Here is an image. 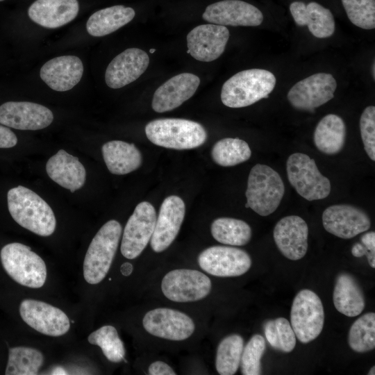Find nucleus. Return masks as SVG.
<instances>
[{"label":"nucleus","mask_w":375,"mask_h":375,"mask_svg":"<svg viewBox=\"0 0 375 375\" xmlns=\"http://www.w3.org/2000/svg\"><path fill=\"white\" fill-rule=\"evenodd\" d=\"M8 208L21 226L40 236L53 233L56 220L49 205L31 190L19 185L7 194Z\"/></svg>","instance_id":"nucleus-1"},{"label":"nucleus","mask_w":375,"mask_h":375,"mask_svg":"<svg viewBox=\"0 0 375 375\" xmlns=\"http://www.w3.org/2000/svg\"><path fill=\"white\" fill-rule=\"evenodd\" d=\"M276 83L275 76L268 70L251 69L241 71L224 83L221 91L222 102L233 108L249 106L267 98Z\"/></svg>","instance_id":"nucleus-2"},{"label":"nucleus","mask_w":375,"mask_h":375,"mask_svg":"<svg viewBox=\"0 0 375 375\" xmlns=\"http://www.w3.org/2000/svg\"><path fill=\"white\" fill-rule=\"evenodd\" d=\"M147 138L154 144L177 150L202 145L207 133L198 122L180 118H162L151 121L145 126Z\"/></svg>","instance_id":"nucleus-3"},{"label":"nucleus","mask_w":375,"mask_h":375,"mask_svg":"<svg viewBox=\"0 0 375 375\" xmlns=\"http://www.w3.org/2000/svg\"><path fill=\"white\" fill-rule=\"evenodd\" d=\"M284 192V184L278 172L268 165L256 164L248 177L244 206L259 215H269L278 208Z\"/></svg>","instance_id":"nucleus-4"},{"label":"nucleus","mask_w":375,"mask_h":375,"mask_svg":"<svg viewBox=\"0 0 375 375\" xmlns=\"http://www.w3.org/2000/svg\"><path fill=\"white\" fill-rule=\"evenodd\" d=\"M122 228L116 220L104 224L92 240L83 262V276L90 284L100 283L108 274L120 240Z\"/></svg>","instance_id":"nucleus-5"},{"label":"nucleus","mask_w":375,"mask_h":375,"mask_svg":"<svg viewBox=\"0 0 375 375\" xmlns=\"http://www.w3.org/2000/svg\"><path fill=\"white\" fill-rule=\"evenodd\" d=\"M0 257L3 269L17 283L31 288L44 285L47 278L45 262L29 247L19 242L6 244Z\"/></svg>","instance_id":"nucleus-6"},{"label":"nucleus","mask_w":375,"mask_h":375,"mask_svg":"<svg viewBox=\"0 0 375 375\" xmlns=\"http://www.w3.org/2000/svg\"><path fill=\"white\" fill-rule=\"evenodd\" d=\"M288 178L297 192L312 201L327 197L331 189L329 179L322 175L314 159L302 153L291 154L286 164Z\"/></svg>","instance_id":"nucleus-7"},{"label":"nucleus","mask_w":375,"mask_h":375,"mask_svg":"<svg viewBox=\"0 0 375 375\" xmlns=\"http://www.w3.org/2000/svg\"><path fill=\"white\" fill-rule=\"evenodd\" d=\"M324 322L322 302L308 289L300 290L294 298L290 311V324L296 338L303 344L316 339Z\"/></svg>","instance_id":"nucleus-8"},{"label":"nucleus","mask_w":375,"mask_h":375,"mask_svg":"<svg viewBox=\"0 0 375 375\" xmlns=\"http://www.w3.org/2000/svg\"><path fill=\"white\" fill-rule=\"evenodd\" d=\"M212 288L208 276L195 269H177L165 274L161 290L168 299L180 303L201 300L207 297Z\"/></svg>","instance_id":"nucleus-9"},{"label":"nucleus","mask_w":375,"mask_h":375,"mask_svg":"<svg viewBox=\"0 0 375 375\" xmlns=\"http://www.w3.org/2000/svg\"><path fill=\"white\" fill-rule=\"evenodd\" d=\"M154 207L148 201L138 203L125 226L121 253L127 259H134L144 251L151 238L156 221Z\"/></svg>","instance_id":"nucleus-10"},{"label":"nucleus","mask_w":375,"mask_h":375,"mask_svg":"<svg viewBox=\"0 0 375 375\" xmlns=\"http://www.w3.org/2000/svg\"><path fill=\"white\" fill-rule=\"evenodd\" d=\"M198 263L203 271L212 276L233 277L247 272L251 266V259L243 249L218 245L201 251Z\"/></svg>","instance_id":"nucleus-11"},{"label":"nucleus","mask_w":375,"mask_h":375,"mask_svg":"<svg viewBox=\"0 0 375 375\" xmlns=\"http://www.w3.org/2000/svg\"><path fill=\"white\" fill-rule=\"evenodd\" d=\"M336 88L331 74L317 73L295 83L287 97L294 108L311 112L332 99Z\"/></svg>","instance_id":"nucleus-12"},{"label":"nucleus","mask_w":375,"mask_h":375,"mask_svg":"<svg viewBox=\"0 0 375 375\" xmlns=\"http://www.w3.org/2000/svg\"><path fill=\"white\" fill-rule=\"evenodd\" d=\"M142 325L149 334L174 341L189 338L195 330L194 321L188 315L168 308L148 311L143 317Z\"/></svg>","instance_id":"nucleus-13"},{"label":"nucleus","mask_w":375,"mask_h":375,"mask_svg":"<svg viewBox=\"0 0 375 375\" xmlns=\"http://www.w3.org/2000/svg\"><path fill=\"white\" fill-rule=\"evenodd\" d=\"M24 322L37 331L49 336H60L70 328L67 315L60 309L44 301L24 299L19 306Z\"/></svg>","instance_id":"nucleus-14"},{"label":"nucleus","mask_w":375,"mask_h":375,"mask_svg":"<svg viewBox=\"0 0 375 375\" xmlns=\"http://www.w3.org/2000/svg\"><path fill=\"white\" fill-rule=\"evenodd\" d=\"M322 224L329 233L350 239L367 231L371 226L368 215L362 209L348 204H335L322 213Z\"/></svg>","instance_id":"nucleus-15"},{"label":"nucleus","mask_w":375,"mask_h":375,"mask_svg":"<svg viewBox=\"0 0 375 375\" xmlns=\"http://www.w3.org/2000/svg\"><path fill=\"white\" fill-rule=\"evenodd\" d=\"M53 120L51 110L38 103L8 101L0 106V124L8 127L36 131L47 127Z\"/></svg>","instance_id":"nucleus-16"},{"label":"nucleus","mask_w":375,"mask_h":375,"mask_svg":"<svg viewBox=\"0 0 375 375\" xmlns=\"http://www.w3.org/2000/svg\"><path fill=\"white\" fill-rule=\"evenodd\" d=\"M185 214V203L176 195L166 197L161 204L151 238V247L156 253L166 250L175 240Z\"/></svg>","instance_id":"nucleus-17"},{"label":"nucleus","mask_w":375,"mask_h":375,"mask_svg":"<svg viewBox=\"0 0 375 375\" xmlns=\"http://www.w3.org/2000/svg\"><path fill=\"white\" fill-rule=\"evenodd\" d=\"M228 38L229 31L224 26L199 25L187 35V53L199 61H213L223 53Z\"/></svg>","instance_id":"nucleus-18"},{"label":"nucleus","mask_w":375,"mask_h":375,"mask_svg":"<svg viewBox=\"0 0 375 375\" xmlns=\"http://www.w3.org/2000/svg\"><path fill=\"white\" fill-rule=\"evenodd\" d=\"M204 20L214 24L233 26H257L263 15L256 6L240 0H224L207 6Z\"/></svg>","instance_id":"nucleus-19"},{"label":"nucleus","mask_w":375,"mask_h":375,"mask_svg":"<svg viewBox=\"0 0 375 375\" xmlns=\"http://www.w3.org/2000/svg\"><path fill=\"white\" fill-rule=\"evenodd\" d=\"M273 236L281 253L292 260L301 259L308 250V227L301 217L290 215L276 224Z\"/></svg>","instance_id":"nucleus-20"},{"label":"nucleus","mask_w":375,"mask_h":375,"mask_svg":"<svg viewBox=\"0 0 375 375\" xmlns=\"http://www.w3.org/2000/svg\"><path fill=\"white\" fill-rule=\"evenodd\" d=\"M148 54L138 48H129L115 57L105 73L106 85L113 89L126 86L137 80L147 69Z\"/></svg>","instance_id":"nucleus-21"},{"label":"nucleus","mask_w":375,"mask_h":375,"mask_svg":"<svg viewBox=\"0 0 375 375\" xmlns=\"http://www.w3.org/2000/svg\"><path fill=\"white\" fill-rule=\"evenodd\" d=\"M200 84L199 78L191 73L173 76L155 91L151 106L157 112L172 110L193 96Z\"/></svg>","instance_id":"nucleus-22"},{"label":"nucleus","mask_w":375,"mask_h":375,"mask_svg":"<svg viewBox=\"0 0 375 375\" xmlns=\"http://www.w3.org/2000/svg\"><path fill=\"white\" fill-rule=\"evenodd\" d=\"M83 65L75 56H62L47 61L40 69L42 80L52 90L65 92L71 90L81 81Z\"/></svg>","instance_id":"nucleus-23"},{"label":"nucleus","mask_w":375,"mask_h":375,"mask_svg":"<svg viewBox=\"0 0 375 375\" xmlns=\"http://www.w3.org/2000/svg\"><path fill=\"white\" fill-rule=\"evenodd\" d=\"M77 0H36L28 8L30 19L47 28H56L72 21L77 16Z\"/></svg>","instance_id":"nucleus-24"},{"label":"nucleus","mask_w":375,"mask_h":375,"mask_svg":"<svg viewBox=\"0 0 375 375\" xmlns=\"http://www.w3.org/2000/svg\"><path fill=\"white\" fill-rule=\"evenodd\" d=\"M46 171L51 179L71 192L81 188L85 181L84 166L77 157L64 149L59 150L48 160Z\"/></svg>","instance_id":"nucleus-25"},{"label":"nucleus","mask_w":375,"mask_h":375,"mask_svg":"<svg viewBox=\"0 0 375 375\" xmlns=\"http://www.w3.org/2000/svg\"><path fill=\"white\" fill-rule=\"evenodd\" d=\"M290 10L295 23L301 26H308L309 31L317 38L331 37L335 31L334 17L328 8L316 2L305 4L294 1Z\"/></svg>","instance_id":"nucleus-26"},{"label":"nucleus","mask_w":375,"mask_h":375,"mask_svg":"<svg viewBox=\"0 0 375 375\" xmlns=\"http://www.w3.org/2000/svg\"><path fill=\"white\" fill-rule=\"evenodd\" d=\"M333 300L336 310L347 317L359 315L365 307L362 288L355 277L347 272L337 276Z\"/></svg>","instance_id":"nucleus-27"},{"label":"nucleus","mask_w":375,"mask_h":375,"mask_svg":"<svg viewBox=\"0 0 375 375\" xmlns=\"http://www.w3.org/2000/svg\"><path fill=\"white\" fill-rule=\"evenodd\" d=\"M101 151L107 168L113 174H128L142 164V154L133 143L112 140L105 143Z\"/></svg>","instance_id":"nucleus-28"},{"label":"nucleus","mask_w":375,"mask_h":375,"mask_svg":"<svg viewBox=\"0 0 375 375\" xmlns=\"http://www.w3.org/2000/svg\"><path fill=\"white\" fill-rule=\"evenodd\" d=\"M135 15L132 8L122 5L103 8L89 17L86 29L93 37L105 36L130 22Z\"/></svg>","instance_id":"nucleus-29"},{"label":"nucleus","mask_w":375,"mask_h":375,"mask_svg":"<svg viewBox=\"0 0 375 375\" xmlns=\"http://www.w3.org/2000/svg\"><path fill=\"white\" fill-rule=\"evenodd\" d=\"M346 126L337 115L328 114L317 124L314 132V143L321 152L333 155L339 153L344 145Z\"/></svg>","instance_id":"nucleus-30"},{"label":"nucleus","mask_w":375,"mask_h":375,"mask_svg":"<svg viewBox=\"0 0 375 375\" xmlns=\"http://www.w3.org/2000/svg\"><path fill=\"white\" fill-rule=\"evenodd\" d=\"M211 234L217 242L231 246L247 244L251 238L250 226L243 220L231 217H219L210 227Z\"/></svg>","instance_id":"nucleus-31"},{"label":"nucleus","mask_w":375,"mask_h":375,"mask_svg":"<svg viewBox=\"0 0 375 375\" xmlns=\"http://www.w3.org/2000/svg\"><path fill=\"white\" fill-rule=\"evenodd\" d=\"M44 362L42 353L38 349L15 347L8 351L6 375H35Z\"/></svg>","instance_id":"nucleus-32"},{"label":"nucleus","mask_w":375,"mask_h":375,"mask_svg":"<svg viewBox=\"0 0 375 375\" xmlns=\"http://www.w3.org/2000/svg\"><path fill=\"white\" fill-rule=\"evenodd\" d=\"M251 156L249 144L238 138H223L214 144L211 151L213 161L222 167L240 164L248 160Z\"/></svg>","instance_id":"nucleus-33"},{"label":"nucleus","mask_w":375,"mask_h":375,"mask_svg":"<svg viewBox=\"0 0 375 375\" xmlns=\"http://www.w3.org/2000/svg\"><path fill=\"white\" fill-rule=\"evenodd\" d=\"M244 348V340L238 334L224 338L219 344L215 359L217 372L221 375H233L239 368Z\"/></svg>","instance_id":"nucleus-34"},{"label":"nucleus","mask_w":375,"mask_h":375,"mask_svg":"<svg viewBox=\"0 0 375 375\" xmlns=\"http://www.w3.org/2000/svg\"><path fill=\"white\" fill-rule=\"evenodd\" d=\"M350 348L365 353L375 347V313L370 312L358 318L351 325L348 335Z\"/></svg>","instance_id":"nucleus-35"},{"label":"nucleus","mask_w":375,"mask_h":375,"mask_svg":"<svg viewBox=\"0 0 375 375\" xmlns=\"http://www.w3.org/2000/svg\"><path fill=\"white\" fill-rule=\"evenodd\" d=\"M88 340L91 344L99 346L110 362H119L124 358V343L112 326L106 325L99 328L89 335Z\"/></svg>","instance_id":"nucleus-36"},{"label":"nucleus","mask_w":375,"mask_h":375,"mask_svg":"<svg viewBox=\"0 0 375 375\" xmlns=\"http://www.w3.org/2000/svg\"><path fill=\"white\" fill-rule=\"evenodd\" d=\"M352 24L363 29L375 28V0H342Z\"/></svg>","instance_id":"nucleus-37"},{"label":"nucleus","mask_w":375,"mask_h":375,"mask_svg":"<svg viewBox=\"0 0 375 375\" xmlns=\"http://www.w3.org/2000/svg\"><path fill=\"white\" fill-rule=\"evenodd\" d=\"M266 349L264 338L259 335H253L243 348L240 368L243 375L261 374V358Z\"/></svg>","instance_id":"nucleus-38"},{"label":"nucleus","mask_w":375,"mask_h":375,"mask_svg":"<svg viewBox=\"0 0 375 375\" xmlns=\"http://www.w3.org/2000/svg\"><path fill=\"white\" fill-rule=\"evenodd\" d=\"M360 131L365 150L369 158L375 160V107L365 108L360 119Z\"/></svg>","instance_id":"nucleus-39"},{"label":"nucleus","mask_w":375,"mask_h":375,"mask_svg":"<svg viewBox=\"0 0 375 375\" xmlns=\"http://www.w3.org/2000/svg\"><path fill=\"white\" fill-rule=\"evenodd\" d=\"M278 351L291 352L296 345V335L288 320L283 317L275 319Z\"/></svg>","instance_id":"nucleus-40"},{"label":"nucleus","mask_w":375,"mask_h":375,"mask_svg":"<svg viewBox=\"0 0 375 375\" xmlns=\"http://www.w3.org/2000/svg\"><path fill=\"white\" fill-rule=\"evenodd\" d=\"M361 243L367 250V258L369 265L375 267V233L370 231L364 233L360 238Z\"/></svg>","instance_id":"nucleus-41"},{"label":"nucleus","mask_w":375,"mask_h":375,"mask_svg":"<svg viewBox=\"0 0 375 375\" xmlns=\"http://www.w3.org/2000/svg\"><path fill=\"white\" fill-rule=\"evenodd\" d=\"M17 143L16 135L8 127L0 125V148H10Z\"/></svg>","instance_id":"nucleus-42"},{"label":"nucleus","mask_w":375,"mask_h":375,"mask_svg":"<svg viewBox=\"0 0 375 375\" xmlns=\"http://www.w3.org/2000/svg\"><path fill=\"white\" fill-rule=\"evenodd\" d=\"M264 332L266 339L271 347L278 351V343L277 340L275 319H269L265 323Z\"/></svg>","instance_id":"nucleus-43"},{"label":"nucleus","mask_w":375,"mask_h":375,"mask_svg":"<svg viewBox=\"0 0 375 375\" xmlns=\"http://www.w3.org/2000/svg\"><path fill=\"white\" fill-rule=\"evenodd\" d=\"M149 374L150 375H175V372L172 368L162 361H156L152 362L149 367Z\"/></svg>","instance_id":"nucleus-44"},{"label":"nucleus","mask_w":375,"mask_h":375,"mask_svg":"<svg viewBox=\"0 0 375 375\" xmlns=\"http://www.w3.org/2000/svg\"><path fill=\"white\" fill-rule=\"evenodd\" d=\"M351 253L354 257L360 258L367 255V250L362 243H356L351 248Z\"/></svg>","instance_id":"nucleus-45"},{"label":"nucleus","mask_w":375,"mask_h":375,"mask_svg":"<svg viewBox=\"0 0 375 375\" xmlns=\"http://www.w3.org/2000/svg\"><path fill=\"white\" fill-rule=\"evenodd\" d=\"M120 270L123 275L128 276L133 271V266L129 262H125L122 265Z\"/></svg>","instance_id":"nucleus-46"},{"label":"nucleus","mask_w":375,"mask_h":375,"mask_svg":"<svg viewBox=\"0 0 375 375\" xmlns=\"http://www.w3.org/2000/svg\"><path fill=\"white\" fill-rule=\"evenodd\" d=\"M368 374L369 375H374L375 374V367L374 366L371 367L370 370L369 371Z\"/></svg>","instance_id":"nucleus-47"},{"label":"nucleus","mask_w":375,"mask_h":375,"mask_svg":"<svg viewBox=\"0 0 375 375\" xmlns=\"http://www.w3.org/2000/svg\"><path fill=\"white\" fill-rule=\"evenodd\" d=\"M373 76H374V64L373 65Z\"/></svg>","instance_id":"nucleus-48"},{"label":"nucleus","mask_w":375,"mask_h":375,"mask_svg":"<svg viewBox=\"0 0 375 375\" xmlns=\"http://www.w3.org/2000/svg\"><path fill=\"white\" fill-rule=\"evenodd\" d=\"M154 51H156V49H150V53H153Z\"/></svg>","instance_id":"nucleus-49"},{"label":"nucleus","mask_w":375,"mask_h":375,"mask_svg":"<svg viewBox=\"0 0 375 375\" xmlns=\"http://www.w3.org/2000/svg\"><path fill=\"white\" fill-rule=\"evenodd\" d=\"M4 1V0H0V1Z\"/></svg>","instance_id":"nucleus-50"}]
</instances>
